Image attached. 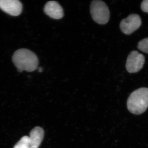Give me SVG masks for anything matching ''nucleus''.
<instances>
[{"instance_id":"f257e3e1","label":"nucleus","mask_w":148,"mask_h":148,"mask_svg":"<svg viewBox=\"0 0 148 148\" xmlns=\"http://www.w3.org/2000/svg\"><path fill=\"white\" fill-rule=\"evenodd\" d=\"M12 61L18 71H34L38 68V59L31 51L26 49L16 50L12 56Z\"/></svg>"},{"instance_id":"f03ea898","label":"nucleus","mask_w":148,"mask_h":148,"mask_svg":"<svg viewBox=\"0 0 148 148\" xmlns=\"http://www.w3.org/2000/svg\"><path fill=\"white\" fill-rule=\"evenodd\" d=\"M128 110L132 114H143L148 108V88H141L133 91L127 101Z\"/></svg>"},{"instance_id":"7ed1b4c3","label":"nucleus","mask_w":148,"mask_h":148,"mask_svg":"<svg viewBox=\"0 0 148 148\" xmlns=\"http://www.w3.org/2000/svg\"><path fill=\"white\" fill-rule=\"evenodd\" d=\"M90 12L92 19L96 23L103 25L108 22L110 11L106 3L103 1H92L90 5Z\"/></svg>"},{"instance_id":"20e7f679","label":"nucleus","mask_w":148,"mask_h":148,"mask_svg":"<svg viewBox=\"0 0 148 148\" xmlns=\"http://www.w3.org/2000/svg\"><path fill=\"white\" fill-rule=\"evenodd\" d=\"M145 63V57L137 51H131L127 57L126 69L129 73H136L142 69Z\"/></svg>"},{"instance_id":"39448f33","label":"nucleus","mask_w":148,"mask_h":148,"mask_svg":"<svg viewBox=\"0 0 148 148\" xmlns=\"http://www.w3.org/2000/svg\"><path fill=\"white\" fill-rule=\"evenodd\" d=\"M142 24L141 18L137 14H131L123 19L120 24V28L125 34H131L139 29Z\"/></svg>"},{"instance_id":"423d86ee","label":"nucleus","mask_w":148,"mask_h":148,"mask_svg":"<svg viewBox=\"0 0 148 148\" xmlns=\"http://www.w3.org/2000/svg\"><path fill=\"white\" fill-rule=\"evenodd\" d=\"M0 9L13 16H17L22 10L21 3L18 0H0Z\"/></svg>"},{"instance_id":"0eeeda50","label":"nucleus","mask_w":148,"mask_h":148,"mask_svg":"<svg viewBox=\"0 0 148 148\" xmlns=\"http://www.w3.org/2000/svg\"><path fill=\"white\" fill-rule=\"evenodd\" d=\"M46 14L54 19H61L64 17L63 9L60 4L56 1H50L46 3L44 8Z\"/></svg>"},{"instance_id":"6e6552de","label":"nucleus","mask_w":148,"mask_h":148,"mask_svg":"<svg viewBox=\"0 0 148 148\" xmlns=\"http://www.w3.org/2000/svg\"><path fill=\"white\" fill-rule=\"evenodd\" d=\"M44 134V130L42 127L38 126L33 128L29 137L31 147L38 148L43 139Z\"/></svg>"},{"instance_id":"1a4fd4ad","label":"nucleus","mask_w":148,"mask_h":148,"mask_svg":"<svg viewBox=\"0 0 148 148\" xmlns=\"http://www.w3.org/2000/svg\"><path fill=\"white\" fill-rule=\"evenodd\" d=\"M29 137L24 136L21 138L13 148H31Z\"/></svg>"},{"instance_id":"9d476101","label":"nucleus","mask_w":148,"mask_h":148,"mask_svg":"<svg viewBox=\"0 0 148 148\" xmlns=\"http://www.w3.org/2000/svg\"><path fill=\"white\" fill-rule=\"evenodd\" d=\"M138 48L143 52L148 53V38L140 41L138 42Z\"/></svg>"},{"instance_id":"9b49d317","label":"nucleus","mask_w":148,"mask_h":148,"mask_svg":"<svg viewBox=\"0 0 148 148\" xmlns=\"http://www.w3.org/2000/svg\"><path fill=\"white\" fill-rule=\"evenodd\" d=\"M141 8L144 12L148 13V0H145L142 2Z\"/></svg>"},{"instance_id":"f8f14e48","label":"nucleus","mask_w":148,"mask_h":148,"mask_svg":"<svg viewBox=\"0 0 148 148\" xmlns=\"http://www.w3.org/2000/svg\"><path fill=\"white\" fill-rule=\"evenodd\" d=\"M43 70L42 69V68H39L38 69V71L40 72V73H41V72H42V71Z\"/></svg>"},{"instance_id":"ddd939ff","label":"nucleus","mask_w":148,"mask_h":148,"mask_svg":"<svg viewBox=\"0 0 148 148\" xmlns=\"http://www.w3.org/2000/svg\"><path fill=\"white\" fill-rule=\"evenodd\" d=\"M31 148H35V147H31Z\"/></svg>"}]
</instances>
